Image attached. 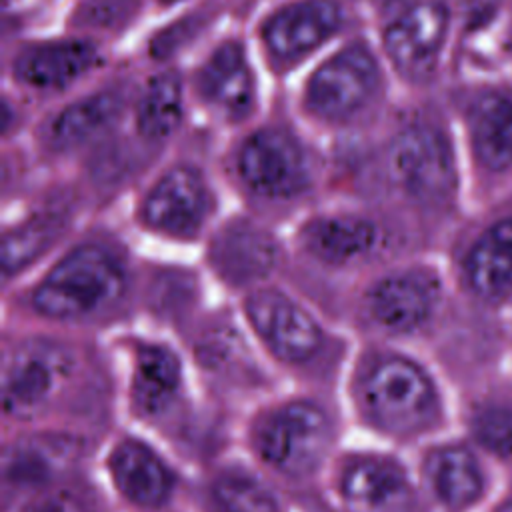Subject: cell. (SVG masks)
Listing matches in <instances>:
<instances>
[{
    "instance_id": "cell-1",
    "label": "cell",
    "mask_w": 512,
    "mask_h": 512,
    "mask_svg": "<svg viewBox=\"0 0 512 512\" xmlns=\"http://www.w3.org/2000/svg\"><path fill=\"white\" fill-rule=\"evenodd\" d=\"M348 398L356 420L374 436L406 440L438 418L440 398L430 374L396 352L368 354L354 368Z\"/></svg>"
},
{
    "instance_id": "cell-25",
    "label": "cell",
    "mask_w": 512,
    "mask_h": 512,
    "mask_svg": "<svg viewBox=\"0 0 512 512\" xmlns=\"http://www.w3.org/2000/svg\"><path fill=\"white\" fill-rule=\"evenodd\" d=\"M120 104L118 94L98 92L66 106L50 124V144L68 150L88 142L116 118Z\"/></svg>"
},
{
    "instance_id": "cell-12",
    "label": "cell",
    "mask_w": 512,
    "mask_h": 512,
    "mask_svg": "<svg viewBox=\"0 0 512 512\" xmlns=\"http://www.w3.org/2000/svg\"><path fill=\"white\" fill-rule=\"evenodd\" d=\"M244 184L266 198H288L308 184V164L300 144L286 132H254L238 152Z\"/></svg>"
},
{
    "instance_id": "cell-30",
    "label": "cell",
    "mask_w": 512,
    "mask_h": 512,
    "mask_svg": "<svg viewBox=\"0 0 512 512\" xmlns=\"http://www.w3.org/2000/svg\"><path fill=\"white\" fill-rule=\"evenodd\" d=\"M498 512H512V502H508L506 506H502Z\"/></svg>"
},
{
    "instance_id": "cell-11",
    "label": "cell",
    "mask_w": 512,
    "mask_h": 512,
    "mask_svg": "<svg viewBox=\"0 0 512 512\" xmlns=\"http://www.w3.org/2000/svg\"><path fill=\"white\" fill-rule=\"evenodd\" d=\"M188 378L180 354L164 342H140L132 350L126 376L128 406L152 422L168 416L182 400Z\"/></svg>"
},
{
    "instance_id": "cell-6",
    "label": "cell",
    "mask_w": 512,
    "mask_h": 512,
    "mask_svg": "<svg viewBox=\"0 0 512 512\" xmlns=\"http://www.w3.org/2000/svg\"><path fill=\"white\" fill-rule=\"evenodd\" d=\"M104 470L114 494L142 512L162 510L178 488V474L168 456L138 434L114 440L106 452Z\"/></svg>"
},
{
    "instance_id": "cell-31",
    "label": "cell",
    "mask_w": 512,
    "mask_h": 512,
    "mask_svg": "<svg viewBox=\"0 0 512 512\" xmlns=\"http://www.w3.org/2000/svg\"><path fill=\"white\" fill-rule=\"evenodd\" d=\"M162 2H176V0H162Z\"/></svg>"
},
{
    "instance_id": "cell-4",
    "label": "cell",
    "mask_w": 512,
    "mask_h": 512,
    "mask_svg": "<svg viewBox=\"0 0 512 512\" xmlns=\"http://www.w3.org/2000/svg\"><path fill=\"white\" fill-rule=\"evenodd\" d=\"M74 372L72 352L54 340L30 338L14 346L2 368V410L14 420L42 414Z\"/></svg>"
},
{
    "instance_id": "cell-27",
    "label": "cell",
    "mask_w": 512,
    "mask_h": 512,
    "mask_svg": "<svg viewBox=\"0 0 512 512\" xmlns=\"http://www.w3.org/2000/svg\"><path fill=\"white\" fill-rule=\"evenodd\" d=\"M56 228L50 220H34L10 230L2 240V266L10 276L28 266L54 238Z\"/></svg>"
},
{
    "instance_id": "cell-3",
    "label": "cell",
    "mask_w": 512,
    "mask_h": 512,
    "mask_svg": "<svg viewBox=\"0 0 512 512\" xmlns=\"http://www.w3.org/2000/svg\"><path fill=\"white\" fill-rule=\"evenodd\" d=\"M124 288L116 258L100 246L68 252L34 288L32 306L54 320H80L112 304Z\"/></svg>"
},
{
    "instance_id": "cell-16",
    "label": "cell",
    "mask_w": 512,
    "mask_h": 512,
    "mask_svg": "<svg viewBox=\"0 0 512 512\" xmlns=\"http://www.w3.org/2000/svg\"><path fill=\"white\" fill-rule=\"evenodd\" d=\"M342 24L334 0H300L272 14L264 26V42L280 60H298L322 46Z\"/></svg>"
},
{
    "instance_id": "cell-26",
    "label": "cell",
    "mask_w": 512,
    "mask_h": 512,
    "mask_svg": "<svg viewBox=\"0 0 512 512\" xmlns=\"http://www.w3.org/2000/svg\"><path fill=\"white\" fill-rule=\"evenodd\" d=\"M182 118V88L172 72L158 74L138 106V130L152 140L168 138Z\"/></svg>"
},
{
    "instance_id": "cell-14",
    "label": "cell",
    "mask_w": 512,
    "mask_h": 512,
    "mask_svg": "<svg viewBox=\"0 0 512 512\" xmlns=\"http://www.w3.org/2000/svg\"><path fill=\"white\" fill-rule=\"evenodd\" d=\"M438 302V282L424 270H402L380 278L368 292L372 322L390 334H410L424 326Z\"/></svg>"
},
{
    "instance_id": "cell-9",
    "label": "cell",
    "mask_w": 512,
    "mask_h": 512,
    "mask_svg": "<svg viewBox=\"0 0 512 512\" xmlns=\"http://www.w3.org/2000/svg\"><path fill=\"white\" fill-rule=\"evenodd\" d=\"M390 170L396 182L418 200L436 202L456 186V160L448 138L434 126L414 124L390 146Z\"/></svg>"
},
{
    "instance_id": "cell-10",
    "label": "cell",
    "mask_w": 512,
    "mask_h": 512,
    "mask_svg": "<svg viewBox=\"0 0 512 512\" xmlns=\"http://www.w3.org/2000/svg\"><path fill=\"white\" fill-rule=\"evenodd\" d=\"M78 444L74 438L56 432H36L14 438L4 448L2 484L4 502L14 506L26 498L52 488L74 462Z\"/></svg>"
},
{
    "instance_id": "cell-15",
    "label": "cell",
    "mask_w": 512,
    "mask_h": 512,
    "mask_svg": "<svg viewBox=\"0 0 512 512\" xmlns=\"http://www.w3.org/2000/svg\"><path fill=\"white\" fill-rule=\"evenodd\" d=\"M208 212L204 176L192 166L168 170L148 192L142 208L144 222L172 236H194Z\"/></svg>"
},
{
    "instance_id": "cell-5",
    "label": "cell",
    "mask_w": 512,
    "mask_h": 512,
    "mask_svg": "<svg viewBox=\"0 0 512 512\" xmlns=\"http://www.w3.org/2000/svg\"><path fill=\"white\" fill-rule=\"evenodd\" d=\"M330 490L344 512H400L410 496V480L392 454L368 446L334 456Z\"/></svg>"
},
{
    "instance_id": "cell-17",
    "label": "cell",
    "mask_w": 512,
    "mask_h": 512,
    "mask_svg": "<svg viewBox=\"0 0 512 512\" xmlns=\"http://www.w3.org/2000/svg\"><path fill=\"white\" fill-rule=\"evenodd\" d=\"M96 62V48L84 40H54L22 50L14 62L20 82L36 90H62Z\"/></svg>"
},
{
    "instance_id": "cell-22",
    "label": "cell",
    "mask_w": 512,
    "mask_h": 512,
    "mask_svg": "<svg viewBox=\"0 0 512 512\" xmlns=\"http://www.w3.org/2000/svg\"><path fill=\"white\" fill-rule=\"evenodd\" d=\"M424 478L436 500L462 510L482 494V472L476 458L462 446H442L424 460Z\"/></svg>"
},
{
    "instance_id": "cell-8",
    "label": "cell",
    "mask_w": 512,
    "mask_h": 512,
    "mask_svg": "<svg viewBox=\"0 0 512 512\" xmlns=\"http://www.w3.org/2000/svg\"><path fill=\"white\" fill-rule=\"evenodd\" d=\"M380 82L374 54L364 44H350L316 68L306 86V106L322 120L354 116L372 98Z\"/></svg>"
},
{
    "instance_id": "cell-20",
    "label": "cell",
    "mask_w": 512,
    "mask_h": 512,
    "mask_svg": "<svg viewBox=\"0 0 512 512\" xmlns=\"http://www.w3.org/2000/svg\"><path fill=\"white\" fill-rule=\"evenodd\" d=\"M212 260L230 282H252L272 270L276 244L266 230L250 222H234L216 238Z\"/></svg>"
},
{
    "instance_id": "cell-29",
    "label": "cell",
    "mask_w": 512,
    "mask_h": 512,
    "mask_svg": "<svg viewBox=\"0 0 512 512\" xmlns=\"http://www.w3.org/2000/svg\"><path fill=\"white\" fill-rule=\"evenodd\" d=\"M14 512H90V506L80 492L52 486L14 506Z\"/></svg>"
},
{
    "instance_id": "cell-21",
    "label": "cell",
    "mask_w": 512,
    "mask_h": 512,
    "mask_svg": "<svg viewBox=\"0 0 512 512\" xmlns=\"http://www.w3.org/2000/svg\"><path fill=\"white\" fill-rule=\"evenodd\" d=\"M306 250L334 266L364 258L376 244V228L360 216H320L302 230Z\"/></svg>"
},
{
    "instance_id": "cell-7",
    "label": "cell",
    "mask_w": 512,
    "mask_h": 512,
    "mask_svg": "<svg viewBox=\"0 0 512 512\" xmlns=\"http://www.w3.org/2000/svg\"><path fill=\"white\" fill-rule=\"evenodd\" d=\"M244 308L256 338L278 362L302 366L320 354L324 344L320 324L284 292L258 290Z\"/></svg>"
},
{
    "instance_id": "cell-2",
    "label": "cell",
    "mask_w": 512,
    "mask_h": 512,
    "mask_svg": "<svg viewBox=\"0 0 512 512\" xmlns=\"http://www.w3.org/2000/svg\"><path fill=\"white\" fill-rule=\"evenodd\" d=\"M246 444L256 466L266 474L304 482L332 464L336 424L316 398L284 396L254 412L246 428Z\"/></svg>"
},
{
    "instance_id": "cell-24",
    "label": "cell",
    "mask_w": 512,
    "mask_h": 512,
    "mask_svg": "<svg viewBox=\"0 0 512 512\" xmlns=\"http://www.w3.org/2000/svg\"><path fill=\"white\" fill-rule=\"evenodd\" d=\"M470 138L478 160L490 170L512 166V100L484 94L470 112Z\"/></svg>"
},
{
    "instance_id": "cell-18",
    "label": "cell",
    "mask_w": 512,
    "mask_h": 512,
    "mask_svg": "<svg viewBox=\"0 0 512 512\" xmlns=\"http://www.w3.org/2000/svg\"><path fill=\"white\" fill-rule=\"evenodd\" d=\"M208 502L214 512H288L266 472L244 462H224L208 478Z\"/></svg>"
},
{
    "instance_id": "cell-28",
    "label": "cell",
    "mask_w": 512,
    "mask_h": 512,
    "mask_svg": "<svg viewBox=\"0 0 512 512\" xmlns=\"http://www.w3.org/2000/svg\"><path fill=\"white\" fill-rule=\"evenodd\" d=\"M474 434L478 442L498 456L512 454V408L490 406L476 414Z\"/></svg>"
},
{
    "instance_id": "cell-19",
    "label": "cell",
    "mask_w": 512,
    "mask_h": 512,
    "mask_svg": "<svg viewBox=\"0 0 512 512\" xmlns=\"http://www.w3.org/2000/svg\"><path fill=\"white\" fill-rule=\"evenodd\" d=\"M200 92L226 118H244L254 102V78L238 42L214 50L200 72Z\"/></svg>"
},
{
    "instance_id": "cell-23",
    "label": "cell",
    "mask_w": 512,
    "mask_h": 512,
    "mask_svg": "<svg viewBox=\"0 0 512 512\" xmlns=\"http://www.w3.org/2000/svg\"><path fill=\"white\" fill-rule=\"evenodd\" d=\"M466 272L472 288L484 298L512 290V218L492 224L472 246Z\"/></svg>"
},
{
    "instance_id": "cell-13",
    "label": "cell",
    "mask_w": 512,
    "mask_h": 512,
    "mask_svg": "<svg viewBox=\"0 0 512 512\" xmlns=\"http://www.w3.org/2000/svg\"><path fill=\"white\" fill-rule=\"evenodd\" d=\"M448 32V10L440 2H422L402 12L384 32V48L396 70L422 80L434 70Z\"/></svg>"
}]
</instances>
